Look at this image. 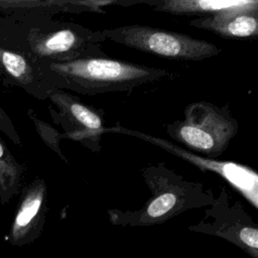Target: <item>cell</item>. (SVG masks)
<instances>
[{
  "label": "cell",
  "instance_id": "6",
  "mask_svg": "<svg viewBox=\"0 0 258 258\" xmlns=\"http://www.w3.org/2000/svg\"><path fill=\"white\" fill-rule=\"evenodd\" d=\"M105 132L121 133L130 135L152 143L165 151L189 162L202 171H211L224 178L233 188H235L254 209H258V174L251 167L235 161L218 160L189 151L177 144H173L163 138L151 136L140 131L128 129L120 125L106 128Z\"/></svg>",
  "mask_w": 258,
  "mask_h": 258
},
{
  "label": "cell",
  "instance_id": "2",
  "mask_svg": "<svg viewBox=\"0 0 258 258\" xmlns=\"http://www.w3.org/2000/svg\"><path fill=\"white\" fill-rule=\"evenodd\" d=\"M141 175L151 197L139 211H110L113 222L130 225L162 223L186 210L213 205L216 200L213 191L206 189L203 183L187 180L163 162L142 167Z\"/></svg>",
  "mask_w": 258,
  "mask_h": 258
},
{
  "label": "cell",
  "instance_id": "15",
  "mask_svg": "<svg viewBox=\"0 0 258 258\" xmlns=\"http://www.w3.org/2000/svg\"><path fill=\"white\" fill-rule=\"evenodd\" d=\"M0 131L3 132L8 138H10L15 144L20 145V137L6 112L0 108Z\"/></svg>",
  "mask_w": 258,
  "mask_h": 258
},
{
  "label": "cell",
  "instance_id": "4",
  "mask_svg": "<svg viewBox=\"0 0 258 258\" xmlns=\"http://www.w3.org/2000/svg\"><path fill=\"white\" fill-rule=\"evenodd\" d=\"M102 33L106 39L168 59L198 61L216 56L222 51L204 39L147 25L129 24L104 29Z\"/></svg>",
  "mask_w": 258,
  "mask_h": 258
},
{
  "label": "cell",
  "instance_id": "10",
  "mask_svg": "<svg viewBox=\"0 0 258 258\" xmlns=\"http://www.w3.org/2000/svg\"><path fill=\"white\" fill-rule=\"evenodd\" d=\"M46 185L43 179H34L26 188L15 218V226L18 229L29 227L40 215L45 206Z\"/></svg>",
  "mask_w": 258,
  "mask_h": 258
},
{
  "label": "cell",
  "instance_id": "13",
  "mask_svg": "<svg viewBox=\"0 0 258 258\" xmlns=\"http://www.w3.org/2000/svg\"><path fill=\"white\" fill-rule=\"evenodd\" d=\"M58 1H33V0H0V9L13 8H44L57 11Z\"/></svg>",
  "mask_w": 258,
  "mask_h": 258
},
{
  "label": "cell",
  "instance_id": "14",
  "mask_svg": "<svg viewBox=\"0 0 258 258\" xmlns=\"http://www.w3.org/2000/svg\"><path fill=\"white\" fill-rule=\"evenodd\" d=\"M237 238L243 246L249 249H252L256 256L257 248H258V229L255 225L250 224L243 227L239 231Z\"/></svg>",
  "mask_w": 258,
  "mask_h": 258
},
{
  "label": "cell",
  "instance_id": "5",
  "mask_svg": "<svg viewBox=\"0 0 258 258\" xmlns=\"http://www.w3.org/2000/svg\"><path fill=\"white\" fill-rule=\"evenodd\" d=\"M28 44L40 60L69 61L84 57L106 56L101 43L106 40L102 30H92L73 22H59L48 30L32 29Z\"/></svg>",
  "mask_w": 258,
  "mask_h": 258
},
{
  "label": "cell",
  "instance_id": "12",
  "mask_svg": "<svg viewBox=\"0 0 258 258\" xmlns=\"http://www.w3.org/2000/svg\"><path fill=\"white\" fill-rule=\"evenodd\" d=\"M0 64L14 80L22 86H31L40 83L42 75L36 74L32 63L22 54L8 51L0 47ZM44 79V78H43Z\"/></svg>",
  "mask_w": 258,
  "mask_h": 258
},
{
  "label": "cell",
  "instance_id": "1",
  "mask_svg": "<svg viewBox=\"0 0 258 258\" xmlns=\"http://www.w3.org/2000/svg\"><path fill=\"white\" fill-rule=\"evenodd\" d=\"M39 68L51 89H67L91 96L131 91L143 84L159 81L170 74L163 69L106 56L84 57L69 61L40 60Z\"/></svg>",
  "mask_w": 258,
  "mask_h": 258
},
{
  "label": "cell",
  "instance_id": "11",
  "mask_svg": "<svg viewBox=\"0 0 258 258\" xmlns=\"http://www.w3.org/2000/svg\"><path fill=\"white\" fill-rule=\"evenodd\" d=\"M23 168L0 139V197L8 200L19 189Z\"/></svg>",
  "mask_w": 258,
  "mask_h": 258
},
{
  "label": "cell",
  "instance_id": "3",
  "mask_svg": "<svg viewBox=\"0 0 258 258\" xmlns=\"http://www.w3.org/2000/svg\"><path fill=\"white\" fill-rule=\"evenodd\" d=\"M238 130V122L228 105L218 106L206 101L188 104L184 109V119L166 126L167 134L177 143L213 159L222 155Z\"/></svg>",
  "mask_w": 258,
  "mask_h": 258
},
{
  "label": "cell",
  "instance_id": "9",
  "mask_svg": "<svg viewBox=\"0 0 258 258\" xmlns=\"http://www.w3.org/2000/svg\"><path fill=\"white\" fill-rule=\"evenodd\" d=\"M188 24L224 38L253 37L258 34V9L198 17L189 20Z\"/></svg>",
  "mask_w": 258,
  "mask_h": 258
},
{
  "label": "cell",
  "instance_id": "7",
  "mask_svg": "<svg viewBox=\"0 0 258 258\" xmlns=\"http://www.w3.org/2000/svg\"><path fill=\"white\" fill-rule=\"evenodd\" d=\"M47 97L57 109V112L52 114L55 122L59 123L64 130V134L60 136L77 141L98 153L101 150L100 142L106 129L103 125L102 113L63 90L52 89Z\"/></svg>",
  "mask_w": 258,
  "mask_h": 258
},
{
  "label": "cell",
  "instance_id": "8",
  "mask_svg": "<svg viewBox=\"0 0 258 258\" xmlns=\"http://www.w3.org/2000/svg\"><path fill=\"white\" fill-rule=\"evenodd\" d=\"M159 12L177 16H213L224 12L258 9L256 0H152L143 1Z\"/></svg>",
  "mask_w": 258,
  "mask_h": 258
}]
</instances>
